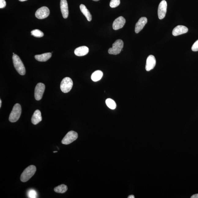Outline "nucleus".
Instances as JSON below:
<instances>
[{
	"mask_svg": "<svg viewBox=\"0 0 198 198\" xmlns=\"http://www.w3.org/2000/svg\"><path fill=\"white\" fill-rule=\"evenodd\" d=\"M73 85L72 80L68 77H66L62 79L60 84L61 90L64 93H68L73 88Z\"/></svg>",
	"mask_w": 198,
	"mask_h": 198,
	"instance_id": "5",
	"label": "nucleus"
},
{
	"mask_svg": "<svg viewBox=\"0 0 198 198\" xmlns=\"http://www.w3.org/2000/svg\"><path fill=\"white\" fill-rule=\"evenodd\" d=\"M125 23V20L123 17L120 16L116 18L113 24V28L114 30H117L118 29L122 28L124 27Z\"/></svg>",
	"mask_w": 198,
	"mask_h": 198,
	"instance_id": "10",
	"label": "nucleus"
},
{
	"mask_svg": "<svg viewBox=\"0 0 198 198\" xmlns=\"http://www.w3.org/2000/svg\"><path fill=\"white\" fill-rule=\"evenodd\" d=\"M50 14V11L48 7L43 6L40 7L36 11L35 16L39 19H43L47 18Z\"/></svg>",
	"mask_w": 198,
	"mask_h": 198,
	"instance_id": "9",
	"label": "nucleus"
},
{
	"mask_svg": "<svg viewBox=\"0 0 198 198\" xmlns=\"http://www.w3.org/2000/svg\"><path fill=\"white\" fill-rule=\"evenodd\" d=\"M21 105L18 103L15 105L9 116V121L12 123H14L18 121L21 116Z\"/></svg>",
	"mask_w": 198,
	"mask_h": 198,
	"instance_id": "3",
	"label": "nucleus"
},
{
	"mask_svg": "<svg viewBox=\"0 0 198 198\" xmlns=\"http://www.w3.org/2000/svg\"><path fill=\"white\" fill-rule=\"evenodd\" d=\"M13 54H15L14 53H13Z\"/></svg>",
	"mask_w": 198,
	"mask_h": 198,
	"instance_id": "33",
	"label": "nucleus"
},
{
	"mask_svg": "<svg viewBox=\"0 0 198 198\" xmlns=\"http://www.w3.org/2000/svg\"><path fill=\"white\" fill-rule=\"evenodd\" d=\"M68 187L67 186L64 184L60 185L54 189V191L57 193H64L67 191Z\"/></svg>",
	"mask_w": 198,
	"mask_h": 198,
	"instance_id": "20",
	"label": "nucleus"
},
{
	"mask_svg": "<svg viewBox=\"0 0 198 198\" xmlns=\"http://www.w3.org/2000/svg\"><path fill=\"white\" fill-rule=\"evenodd\" d=\"M187 27L183 25H178L174 29L172 34L174 36H177L179 35L185 34L188 32Z\"/></svg>",
	"mask_w": 198,
	"mask_h": 198,
	"instance_id": "13",
	"label": "nucleus"
},
{
	"mask_svg": "<svg viewBox=\"0 0 198 198\" xmlns=\"http://www.w3.org/2000/svg\"><path fill=\"white\" fill-rule=\"evenodd\" d=\"M52 56L51 53H47L43 54H42L35 55V58L36 60L40 62H45L49 60Z\"/></svg>",
	"mask_w": 198,
	"mask_h": 198,
	"instance_id": "17",
	"label": "nucleus"
},
{
	"mask_svg": "<svg viewBox=\"0 0 198 198\" xmlns=\"http://www.w3.org/2000/svg\"><path fill=\"white\" fill-rule=\"evenodd\" d=\"M167 6V3L165 0H163L159 4L158 9V15L159 19L162 20L165 17Z\"/></svg>",
	"mask_w": 198,
	"mask_h": 198,
	"instance_id": "8",
	"label": "nucleus"
},
{
	"mask_svg": "<svg viewBox=\"0 0 198 198\" xmlns=\"http://www.w3.org/2000/svg\"><path fill=\"white\" fill-rule=\"evenodd\" d=\"M78 134L74 131L68 132L62 140V143L64 145H68L74 141L78 138Z\"/></svg>",
	"mask_w": 198,
	"mask_h": 198,
	"instance_id": "6",
	"label": "nucleus"
},
{
	"mask_svg": "<svg viewBox=\"0 0 198 198\" xmlns=\"http://www.w3.org/2000/svg\"><path fill=\"white\" fill-rule=\"evenodd\" d=\"M45 89V85L43 83H39L36 85L35 90V97L36 100L39 101L42 99Z\"/></svg>",
	"mask_w": 198,
	"mask_h": 198,
	"instance_id": "7",
	"label": "nucleus"
},
{
	"mask_svg": "<svg viewBox=\"0 0 198 198\" xmlns=\"http://www.w3.org/2000/svg\"><path fill=\"white\" fill-rule=\"evenodd\" d=\"M53 152L54 153H56V152H57V151H53Z\"/></svg>",
	"mask_w": 198,
	"mask_h": 198,
	"instance_id": "32",
	"label": "nucleus"
},
{
	"mask_svg": "<svg viewBox=\"0 0 198 198\" xmlns=\"http://www.w3.org/2000/svg\"><path fill=\"white\" fill-rule=\"evenodd\" d=\"M19 1L20 2H24V1H27V0H19Z\"/></svg>",
	"mask_w": 198,
	"mask_h": 198,
	"instance_id": "30",
	"label": "nucleus"
},
{
	"mask_svg": "<svg viewBox=\"0 0 198 198\" xmlns=\"http://www.w3.org/2000/svg\"><path fill=\"white\" fill-rule=\"evenodd\" d=\"M81 12L86 17L87 19L89 21H91L92 20V16L89 11L88 10L85 6L83 4H81L80 6Z\"/></svg>",
	"mask_w": 198,
	"mask_h": 198,
	"instance_id": "18",
	"label": "nucleus"
},
{
	"mask_svg": "<svg viewBox=\"0 0 198 198\" xmlns=\"http://www.w3.org/2000/svg\"><path fill=\"white\" fill-rule=\"evenodd\" d=\"M120 4V0H111L110 3V6L112 8H115L119 6Z\"/></svg>",
	"mask_w": 198,
	"mask_h": 198,
	"instance_id": "24",
	"label": "nucleus"
},
{
	"mask_svg": "<svg viewBox=\"0 0 198 198\" xmlns=\"http://www.w3.org/2000/svg\"><path fill=\"white\" fill-rule=\"evenodd\" d=\"M13 63L16 71L20 75H24L25 74V69L24 66L20 57L17 55H13Z\"/></svg>",
	"mask_w": 198,
	"mask_h": 198,
	"instance_id": "2",
	"label": "nucleus"
},
{
	"mask_svg": "<svg viewBox=\"0 0 198 198\" xmlns=\"http://www.w3.org/2000/svg\"><path fill=\"white\" fill-rule=\"evenodd\" d=\"M36 168L34 165H31L24 170L20 177L21 182H25L29 180L35 174L36 171Z\"/></svg>",
	"mask_w": 198,
	"mask_h": 198,
	"instance_id": "1",
	"label": "nucleus"
},
{
	"mask_svg": "<svg viewBox=\"0 0 198 198\" xmlns=\"http://www.w3.org/2000/svg\"><path fill=\"white\" fill-rule=\"evenodd\" d=\"M28 196L29 198H36L37 197L38 194L35 190L31 189L28 192Z\"/></svg>",
	"mask_w": 198,
	"mask_h": 198,
	"instance_id": "23",
	"label": "nucleus"
},
{
	"mask_svg": "<svg viewBox=\"0 0 198 198\" xmlns=\"http://www.w3.org/2000/svg\"><path fill=\"white\" fill-rule=\"evenodd\" d=\"M105 103L107 106L111 110H114L116 108V104L114 100L110 99H107Z\"/></svg>",
	"mask_w": 198,
	"mask_h": 198,
	"instance_id": "21",
	"label": "nucleus"
},
{
	"mask_svg": "<svg viewBox=\"0 0 198 198\" xmlns=\"http://www.w3.org/2000/svg\"><path fill=\"white\" fill-rule=\"evenodd\" d=\"M147 22V18L146 17H142L140 18L137 22L135 27V31L136 34L139 33L143 29Z\"/></svg>",
	"mask_w": 198,
	"mask_h": 198,
	"instance_id": "12",
	"label": "nucleus"
},
{
	"mask_svg": "<svg viewBox=\"0 0 198 198\" xmlns=\"http://www.w3.org/2000/svg\"><path fill=\"white\" fill-rule=\"evenodd\" d=\"M92 1H99V0H92Z\"/></svg>",
	"mask_w": 198,
	"mask_h": 198,
	"instance_id": "31",
	"label": "nucleus"
},
{
	"mask_svg": "<svg viewBox=\"0 0 198 198\" xmlns=\"http://www.w3.org/2000/svg\"><path fill=\"white\" fill-rule=\"evenodd\" d=\"M31 35L35 37L41 38L44 36L43 32L39 29H35L31 32Z\"/></svg>",
	"mask_w": 198,
	"mask_h": 198,
	"instance_id": "22",
	"label": "nucleus"
},
{
	"mask_svg": "<svg viewBox=\"0 0 198 198\" xmlns=\"http://www.w3.org/2000/svg\"><path fill=\"white\" fill-rule=\"evenodd\" d=\"M60 7L63 17L67 18L69 15L68 4L66 0H61Z\"/></svg>",
	"mask_w": 198,
	"mask_h": 198,
	"instance_id": "14",
	"label": "nucleus"
},
{
	"mask_svg": "<svg viewBox=\"0 0 198 198\" xmlns=\"http://www.w3.org/2000/svg\"><path fill=\"white\" fill-rule=\"evenodd\" d=\"M103 73L102 72L99 70H97L92 73L91 76V79L94 81H97L101 80L103 77Z\"/></svg>",
	"mask_w": 198,
	"mask_h": 198,
	"instance_id": "19",
	"label": "nucleus"
},
{
	"mask_svg": "<svg viewBox=\"0 0 198 198\" xmlns=\"http://www.w3.org/2000/svg\"><path fill=\"white\" fill-rule=\"evenodd\" d=\"M156 64V60L153 55H150L148 57L146 62L145 69L146 71H149L154 68Z\"/></svg>",
	"mask_w": 198,
	"mask_h": 198,
	"instance_id": "11",
	"label": "nucleus"
},
{
	"mask_svg": "<svg viewBox=\"0 0 198 198\" xmlns=\"http://www.w3.org/2000/svg\"><path fill=\"white\" fill-rule=\"evenodd\" d=\"M191 198H198V194L192 196Z\"/></svg>",
	"mask_w": 198,
	"mask_h": 198,
	"instance_id": "27",
	"label": "nucleus"
},
{
	"mask_svg": "<svg viewBox=\"0 0 198 198\" xmlns=\"http://www.w3.org/2000/svg\"><path fill=\"white\" fill-rule=\"evenodd\" d=\"M2 106V101L0 99V108H1Z\"/></svg>",
	"mask_w": 198,
	"mask_h": 198,
	"instance_id": "29",
	"label": "nucleus"
},
{
	"mask_svg": "<svg viewBox=\"0 0 198 198\" xmlns=\"http://www.w3.org/2000/svg\"><path fill=\"white\" fill-rule=\"evenodd\" d=\"M124 43L121 39L116 40L112 45V47L108 50V53L110 54H119L123 47Z\"/></svg>",
	"mask_w": 198,
	"mask_h": 198,
	"instance_id": "4",
	"label": "nucleus"
},
{
	"mask_svg": "<svg viewBox=\"0 0 198 198\" xmlns=\"http://www.w3.org/2000/svg\"><path fill=\"white\" fill-rule=\"evenodd\" d=\"M192 50L193 51H198V40L194 43L192 47Z\"/></svg>",
	"mask_w": 198,
	"mask_h": 198,
	"instance_id": "25",
	"label": "nucleus"
},
{
	"mask_svg": "<svg viewBox=\"0 0 198 198\" xmlns=\"http://www.w3.org/2000/svg\"><path fill=\"white\" fill-rule=\"evenodd\" d=\"M42 120L41 113L39 110L35 111L31 119V121L33 124L36 125L40 123Z\"/></svg>",
	"mask_w": 198,
	"mask_h": 198,
	"instance_id": "16",
	"label": "nucleus"
},
{
	"mask_svg": "<svg viewBox=\"0 0 198 198\" xmlns=\"http://www.w3.org/2000/svg\"><path fill=\"white\" fill-rule=\"evenodd\" d=\"M135 196H134L133 195H131L130 196H129L128 197V198H134Z\"/></svg>",
	"mask_w": 198,
	"mask_h": 198,
	"instance_id": "28",
	"label": "nucleus"
},
{
	"mask_svg": "<svg viewBox=\"0 0 198 198\" xmlns=\"http://www.w3.org/2000/svg\"><path fill=\"white\" fill-rule=\"evenodd\" d=\"M89 52L88 47L86 46H80L75 50V54L77 56H83L88 54Z\"/></svg>",
	"mask_w": 198,
	"mask_h": 198,
	"instance_id": "15",
	"label": "nucleus"
},
{
	"mask_svg": "<svg viewBox=\"0 0 198 198\" xmlns=\"http://www.w3.org/2000/svg\"><path fill=\"white\" fill-rule=\"evenodd\" d=\"M6 6V2L5 0H0V8H4Z\"/></svg>",
	"mask_w": 198,
	"mask_h": 198,
	"instance_id": "26",
	"label": "nucleus"
}]
</instances>
